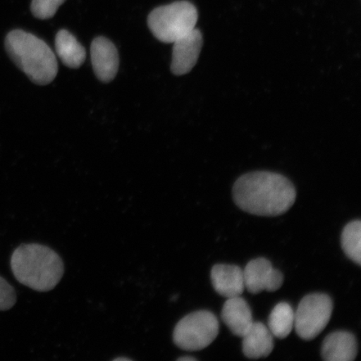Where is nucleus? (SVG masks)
<instances>
[{
    "instance_id": "obj_14",
    "label": "nucleus",
    "mask_w": 361,
    "mask_h": 361,
    "mask_svg": "<svg viewBox=\"0 0 361 361\" xmlns=\"http://www.w3.org/2000/svg\"><path fill=\"white\" fill-rule=\"evenodd\" d=\"M56 49L63 64L72 69L82 66L87 57V52L75 36L66 30L59 31L56 37Z\"/></svg>"
},
{
    "instance_id": "obj_10",
    "label": "nucleus",
    "mask_w": 361,
    "mask_h": 361,
    "mask_svg": "<svg viewBox=\"0 0 361 361\" xmlns=\"http://www.w3.org/2000/svg\"><path fill=\"white\" fill-rule=\"evenodd\" d=\"M211 281L215 291L227 299L241 296L245 291L243 271L237 265H214L211 271Z\"/></svg>"
},
{
    "instance_id": "obj_13",
    "label": "nucleus",
    "mask_w": 361,
    "mask_h": 361,
    "mask_svg": "<svg viewBox=\"0 0 361 361\" xmlns=\"http://www.w3.org/2000/svg\"><path fill=\"white\" fill-rule=\"evenodd\" d=\"M242 338L243 352L247 358H265L272 353L274 336L263 323L254 322Z\"/></svg>"
},
{
    "instance_id": "obj_12",
    "label": "nucleus",
    "mask_w": 361,
    "mask_h": 361,
    "mask_svg": "<svg viewBox=\"0 0 361 361\" xmlns=\"http://www.w3.org/2000/svg\"><path fill=\"white\" fill-rule=\"evenodd\" d=\"M221 317L230 331L238 337L245 336L254 323L250 307L241 296L229 298L225 302Z\"/></svg>"
},
{
    "instance_id": "obj_18",
    "label": "nucleus",
    "mask_w": 361,
    "mask_h": 361,
    "mask_svg": "<svg viewBox=\"0 0 361 361\" xmlns=\"http://www.w3.org/2000/svg\"><path fill=\"white\" fill-rule=\"evenodd\" d=\"M16 303V293L6 279L0 276V311L13 308Z\"/></svg>"
},
{
    "instance_id": "obj_11",
    "label": "nucleus",
    "mask_w": 361,
    "mask_h": 361,
    "mask_svg": "<svg viewBox=\"0 0 361 361\" xmlns=\"http://www.w3.org/2000/svg\"><path fill=\"white\" fill-rule=\"evenodd\" d=\"M357 354V340L349 331L333 332L324 338L322 348V355L324 360L352 361Z\"/></svg>"
},
{
    "instance_id": "obj_7",
    "label": "nucleus",
    "mask_w": 361,
    "mask_h": 361,
    "mask_svg": "<svg viewBox=\"0 0 361 361\" xmlns=\"http://www.w3.org/2000/svg\"><path fill=\"white\" fill-rule=\"evenodd\" d=\"M243 271L245 288L252 295L277 291L283 286V274L275 269L267 259H252Z\"/></svg>"
},
{
    "instance_id": "obj_9",
    "label": "nucleus",
    "mask_w": 361,
    "mask_h": 361,
    "mask_svg": "<svg viewBox=\"0 0 361 361\" xmlns=\"http://www.w3.org/2000/svg\"><path fill=\"white\" fill-rule=\"evenodd\" d=\"M90 56L97 78L104 83L111 82L119 69V55L115 44L102 36L97 37L90 47Z\"/></svg>"
},
{
    "instance_id": "obj_5",
    "label": "nucleus",
    "mask_w": 361,
    "mask_h": 361,
    "mask_svg": "<svg viewBox=\"0 0 361 361\" xmlns=\"http://www.w3.org/2000/svg\"><path fill=\"white\" fill-rule=\"evenodd\" d=\"M218 318L209 310L189 314L177 324L173 331V342L178 348L197 351L207 348L218 336Z\"/></svg>"
},
{
    "instance_id": "obj_6",
    "label": "nucleus",
    "mask_w": 361,
    "mask_h": 361,
    "mask_svg": "<svg viewBox=\"0 0 361 361\" xmlns=\"http://www.w3.org/2000/svg\"><path fill=\"white\" fill-rule=\"evenodd\" d=\"M333 312V301L326 293H310L302 299L295 313L297 335L314 340L327 326Z\"/></svg>"
},
{
    "instance_id": "obj_20",
    "label": "nucleus",
    "mask_w": 361,
    "mask_h": 361,
    "mask_svg": "<svg viewBox=\"0 0 361 361\" xmlns=\"http://www.w3.org/2000/svg\"><path fill=\"white\" fill-rule=\"evenodd\" d=\"M113 360H115V361H116V360H132V359H130L128 357H118V358H116Z\"/></svg>"
},
{
    "instance_id": "obj_19",
    "label": "nucleus",
    "mask_w": 361,
    "mask_h": 361,
    "mask_svg": "<svg viewBox=\"0 0 361 361\" xmlns=\"http://www.w3.org/2000/svg\"><path fill=\"white\" fill-rule=\"evenodd\" d=\"M178 361H196L197 360L196 358L192 357V356H184V357H180L178 359Z\"/></svg>"
},
{
    "instance_id": "obj_4",
    "label": "nucleus",
    "mask_w": 361,
    "mask_h": 361,
    "mask_svg": "<svg viewBox=\"0 0 361 361\" xmlns=\"http://www.w3.org/2000/svg\"><path fill=\"white\" fill-rule=\"evenodd\" d=\"M197 8L190 2L178 1L152 11L148 26L153 35L164 43H173L195 29Z\"/></svg>"
},
{
    "instance_id": "obj_16",
    "label": "nucleus",
    "mask_w": 361,
    "mask_h": 361,
    "mask_svg": "<svg viewBox=\"0 0 361 361\" xmlns=\"http://www.w3.org/2000/svg\"><path fill=\"white\" fill-rule=\"evenodd\" d=\"M343 251L348 258L361 265V222L352 221L345 226L341 234Z\"/></svg>"
},
{
    "instance_id": "obj_17",
    "label": "nucleus",
    "mask_w": 361,
    "mask_h": 361,
    "mask_svg": "<svg viewBox=\"0 0 361 361\" xmlns=\"http://www.w3.org/2000/svg\"><path fill=\"white\" fill-rule=\"evenodd\" d=\"M66 0H32L30 10L37 19H51L55 16L58 8Z\"/></svg>"
},
{
    "instance_id": "obj_15",
    "label": "nucleus",
    "mask_w": 361,
    "mask_h": 361,
    "mask_svg": "<svg viewBox=\"0 0 361 361\" xmlns=\"http://www.w3.org/2000/svg\"><path fill=\"white\" fill-rule=\"evenodd\" d=\"M295 326V312L290 304L281 302L274 307L269 317V329L274 337L286 338Z\"/></svg>"
},
{
    "instance_id": "obj_3",
    "label": "nucleus",
    "mask_w": 361,
    "mask_h": 361,
    "mask_svg": "<svg viewBox=\"0 0 361 361\" xmlns=\"http://www.w3.org/2000/svg\"><path fill=\"white\" fill-rule=\"evenodd\" d=\"M4 45L12 61L32 82L45 85L56 78V57L44 40L25 30H15L7 35Z\"/></svg>"
},
{
    "instance_id": "obj_1",
    "label": "nucleus",
    "mask_w": 361,
    "mask_h": 361,
    "mask_svg": "<svg viewBox=\"0 0 361 361\" xmlns=\"http://www.w3.org/2000/svg\"><path fill=\"white\" fill-rule=\"evenodd\" d=\"M233 197L239 209L261 216L287 213L296 200L293 184L284 176L271 171L243 175L233 185Z\"/></svg>"
},
{
    "instance_id": "obj_8",
    "label": "nucleus",
    "mask_w": 361,
    "mask_h": 361,
    "mask_svg": "<svg viewBox=\"0 0 361 361\" xmlns=\"http://www.w3.org/2000/svg\"><path fill=\"white\" fill-rule=\"evenodd\" d=\"M201 31L194 29L173 42L171 71L176 75L189 73L196 66L202 47Z\"/></svg>"
},
{
    "instance_id": "obj_2",
    "label": "nucleus",
    "mask_w": 361,
    "mask_h": 361,
    "mask_svg": "<svg viewBox=\"0 0 361 361\" xmlns=\"http://www.w3.org/2000/svg\"><path fill=\"white\" fill-rule=\"evenodd\" d=\"M13 276L23 286L38 292L55 288L65 272L56 252L39 243H25L13 251L11 259Z\"/></svg>"
}]
</instances>
